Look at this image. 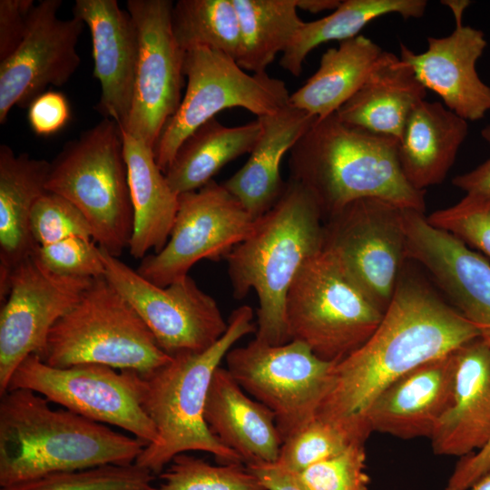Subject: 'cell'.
<instances>
[{"label": "cell", "instance_id": "cell-37", "mask_svg": "<svg viewBox=\"0 0 490 490\" xmlns=\"http://www.w3.org/2000/svg\"><path fill=\"white\" fill-rule=\"evenodd\" d=\"M289 474L300 490H368L365 444L351 445L336 456Z\"/></svg>", "mask_w": 490, "mask_h": 490}, {"label": "cell", "instance_id": "cell-21", "mask_svg": "<svg viewBox=\"0 0 490 490\" xmlns=\"http://www.w3.org/2000/svg\"><path fill=\"white\" fill-rule=\"evenodd\" d=\"M455 351L416 367L389 385L368 413L371 432L430 439L453 403Z\"/></svg>", "mask_w": 490, "mask_h": 490}, {"label": "cell", "instance_id": "cell-33", "mask_svg": "<svg viewBox=\"0 0 490 490\" xmlns=\"http://www.w3.org/2000/svg\"><path fill=\"white\" fill-rule=\"evenodd\" d=\"M172 27L184 52L208 48L237 57L240 33L233 0H179L172 10Z\"/></svg>", "mask_w": 490, "mask_h": 490}, {"label": "cell", "instance_id": "cell-35", "mask_svg": "<svg viewBox=\"0 0 490 490\" xmlns=\"http://www.w3.org/2000/svg\"><path fill=\"white\" fill-rule=\"evenodd\" d=\"M154 475L138 465H105L49 474L0 490H155Z\"/></svg>", "mask_w": 490, "mask_h": 490}, {"label": "cell", "instance_id": "cell-2", "mask_svg": "<svg viewBox=\"0 0 490 490\" xmlns=\"http://www.w3.org/2000/svg\"><path fill=\"white\" fill-rule=\"evenodd\" d=\"M0 487L49 474L132 465L147 444L24 388L0 395Z\"/></svg>", "mask_w": 490, "mask_h": 490}, {"label": "cell", "instance_id": "cell-24", "mask_svg": "<svg viewBox=\"0 0 490 490\" xmlns=\"http://www.w3.org/2000/svg\"><path fill=\"white\" fill-rule=\"evenodd\" d=\"M257 118L260 135L248 161L222 183L255 220L282 194L286 182L280 176L281 161L317 120L289 103Z\"/></svg>", "mask_w": 490, "mask_h": 490}, {"label": "cell", "instance_id": "cell-46", "mask_svg": "<svg viewBox=\"0 0 490 490\" xmlns=\"http://www.w3.org/2000/svg\"><path fill=\"white\" fill-rule=\"evenodd\" d=\"M340 0H297L298 9L312 14L322 11H334L340 5Z\"/></svg>", "mask_w": 490, "mask_h": 490}, {"label": "cell", "instance_id": "cell-15", "mask_svg": "<svg viewBox=\"0 0 490 490\" xmlns=\"http://www.w3.org/2000/svg\"><path fill=\"white\" fill-rule=\"evenodd\" d=\"M171 0H128L139 51L131 113L124 128L152 148L181 102L185 52L172 27Z\"/></svg>", "mask_w": 490, "mask_h": 490}, {"label": "cell", "instance_id": "cell-13", "mask_svg": "<svg viewBox=\"0 0 490 490\" xmlns=\"http://www.w3.org/2000/svg\"><path fill=\"white\" fill-rule=\"evenodd\" d=\"M255 220L223 184L212 180L179 195L167 243L161 251L147 254L136 270L152 283L166 287L188 276L200 260L226 258L248 237Z\"/></svg>", "mask_w": 490, "mask_h": 490}, {"label": "cell", "instance_id": "cell-31", "mask_svg": "<svg viewBox=\"0 0 490 490\" xmlns=\"http://www.w3.org/2000/svg\"><path fill=\"white\" fill-rule=\"evenodd\" d=\"M426 0H344L330 15L312 22H304L283 52L279 65L293 76H299L308 54L321 44L342 42L356 37L372 20L397 14L404 19L420 18L426 8Z\"/></svg>", "mask_w": 490, "mask_h": 490}, {"label": "cell", "instance_id": "cell-27", "mask_svg": "<svg viewBox=\"0 0 490 490\" xmlns=\"http://www.w3.org/2000/svg\"><path fill=\"white\" fill-rule=\"evenodd\" d=\"M468 132L467 121L438 102L421 101L410 113L397 142L402 172L415 189L441 183Z\"/></svg>", "mask_w": 490, "mask_h": 490}, {"label": "cell", "instance_id": "cell-45", "mask_svg": "<svg viewBox=\"0 0 490 490\" xmlns=\"http://www.w3.org/2000/svg\"><path fill=\"white\" fill-rule=\"evenodd\" d=\"M260 481L266 490H300L289 474L273 463L246 466Z\"/></svg>", "mask_w": 490, "mask_h": 490}, {"label": "cell", "instance_id": "cell-38", "mask_svg": "<svg viewBox=\"0 0 490 490\" xmlns=\"http://www.w3.org/2000/svg\"><path fill=\"white\" fill-rule=\"evenodd\" d=\"M30 230L36 246L74 237L93 240L91 227L81 211L64 197L50 191L35 202Z\"/></svg>", "mask_w": 490, "mask_h": 490}, {"label": "cell", "instance_id": "cell-19", "mask_svg": "<svg viewBox=\"0 0 490 490\" xmlns=\"http://www.w3.org/2000/svg\"><path fill=\"white\" fill-rule=\"evenodd\" d=\"M470 4L445 1L455 16V30L445 37H428L427 49L419 54L400 44L399 57L413 68L426 90L441 97L446 108L466 121H478L490 111V86L476 71L487 42L483 31L463 24Z\"/></svg>", "mask_w": 490, "mask_h": 490}, {"label": "cell", "instance_id": "cell-25", "mask_svg": "<svg viewBox=\"0 0 490 490\" xmlns=\"http://www.w3.org/2000/svg\"><path fill=\"white\" fill-rule=\"evenodd\" d=\"M51 162L15 154L0 145V299L8 293L13 270L37 247L30 219L37 200L44 194Z\"/></svg>", "mask_w": 490, "mask_h": 490}, {"label": "cell", "instance_id": "cell-8", "mask_svg": "<svg viewBox=\"0 0 490 490\" xmlns=\"http://www.w3.org/2000/svg\"><path fill=\"white\" fill-rule=\"evenodd\" d=\"M383 315L324 249L299 270L285 299L289 340L306 344L332 363L360 348Z\"/></svg>", "mask_w": 490, "mask_h": 490}, {"label": "cell", "instance_id": "cell-36", "mask_svg": "<svg viewBox=\"0 0 490 490\" xmlns=\"http://www.w3.org/2000/svg\"><path fill=\"white\" fill-rule=\"evenodd\" d=\"M354 444L344 430L316 417L282 443L273 464L293 474L336 456Z\"/></svg>", "mask_w": 490, "mask_h": 490}, {"label": "cell", "instance_id": "cell-9", "mask_svg": "<svg viewBox=\"0 0 490 490\" xmlns=\"http://www.w3.org/2000/svg\"><path fill=\"white\" fill-rule=\"evenodd\" d=\"M183 74L185 94L153 148L163 173L183 142L221 111L240 107L260 117L289 104L290 93L282 80L267 73L249 74L234 58L212 49L185 52Z\"/></svg>", "mask_w": 490, "mask_h": 490}, {"label": "cell", "instance_id": "cell-17", "mask_svg": "<svg viewBox=\"0 0 490 490\" xmlns=\"http://www.w3.org/2000/svg\"><path fill=\"white\" fill-rule=\"evenodd\" d=\"M61 0H41L32 8L16 50L0 61V123L14 106L28 108L49 85L65 84L81 63L76 46L85 25L61 19Z\"/></svg>", "mask_w": 490, "mask_h": 490}, {"label": "cell", "instance_id": "cell-11", "mask_svg": "<svg viewBox=\"0 0 490 490\" xmlns=\"http://www.w3.org/2000/svg\"><path fill=\"white\" fill-rule=\"evenodd\" d=\"M225 360L243 390L273 412L282 443L316 418L335 364L298 340L273 346L256 338Z\"/></svg>", "mask_w": 490, "mask_h": 490}, {"label": "cell", "instance_id": "cell-26", "mask_svg": "<svg viewBox=\"0 0 490 490\" xmlns=\"http://www.w3.org/2000/svg\"><path fill=\"white\" fill-rule=\"evenodd\" d=\"M426 91L408 64L383 51L363 85L335 113L345 123L398 140Z\"/></svg>", "mask_w": 490, "mask_h": 490}, {"label": "cell", "instance_id": "cell-41", "mask_svg": "<svg viewBox=\"0 0 490 490\" xmlns=\"http://www.w3.org/2000/svg\"><path fill=\"white\" fill-rule=\"evenodd\" d=\"M71 110L66 97L59 92L46 91L27 108V118L33 132L49 136L62 130L70 120Z\"/></svg>", "mask_w": 490, "mask_h": 490}, {"label": "cell", "instance_id": "cell-32", "mask_svg": "<svg viewBox=\"0 0 490 490\" xmlns=\"http://www.w3.org/2000/svg\"><path fill=\"white\" fill-rule=\"evenodd\" d=\"M240 22L237 64L252 74L267 73L304 22L297 0H233Z\"/></svg>", "mask_w": 490, "mask_h": 490}, {"label": "cell", "instance_id": "cell-34", "mask_svg": "<svg viewBox=\"0 0 490 490\" xmlns=\"http://www.w3.org/2000/svg\"><path fill=\"white\" fill-rule=\"evenodd\" d=\"M160 476L155 490H266L241 463L212 465L184 454L176 456Z\"/></svg>", "mask_w": 490, "mask_h": 490}, {"label": "cell", "instance_id": "cell-20", "mask_svg": "<svg viewBox=\"0 0 490 490\" xmlns=\"http://www.w3.org/2000/svg\"><path fill=\"white\" fill-rule=\"evenodd\" d=\"M73 15L91 34L93 76L102 89L97 111L124 128L132 103L138 59L136 25L116 0H76Z\"/></svg>", "mask_w": 490, "mask_h": 490}, {"label": "cell", "instance_id": "cell-44", "mask_svg": "<svg viewBox=\"0 0 490 490\" xmlns=\"http://www.w3.org/2000/svg\"><path fill=\"white\" fill-rule=\"evenodd\" d=\"M453 184L466 192L465 197L490 204V157L474 170L456 176Z\"/></svg>", "mask_w": 490, "mask_h": 490}, {"label": "cell", "instance_id": "cell-7", "mask_svg": "<svg viewBox=\"0 0 490 490\" xmlns=\"http://www.w3.org/2000/svg\"><path fill=\"white\" fill-rule=\"evenodd\" d=\"M40 359L54 368L100 364L147 376L172 358L105 277L93 279L52 328Z\"/></svg>", "mask_w": 490, "mask_h": 490}, {"label": "cell", "instance_id": "cell-22", "mask_svg": "<svg viewBox=\"0 0 490 490\" xmlns=\"http://www.w3.org/2000/svg\"><path fill=\"white\" fill-rule=\"evenodd\" d=\"M455 353L453 403L430 440L436 455L464 457L490 439V348L477 338Z\"/></svg>", "mask_w": 490, "mask_h": 490}, {"label": "cell", "instance_id": "cell-6", "mask_svg": "<svg viewBox=\"0 0 490 490\" xmlns=\"http://www.w3.org/2000/svg\"><path fill=\"white\" fill-rule=\"evenodd\" d=\"M46 191L81 211L101 249L118 258L129 249L133 211L122 129L115 121L103 118L65 143L51 162Z\"/></svg>", "mask_w": 490, "mask_h": 490}, {"label": "cell", "instance_id": "cell-18", "mask_svg": "<svg viewBox=\"0 0 490 490\" xmlns=\"http://www.w3.org/2000/svg\"><path fill=\"white\" fill-rule=\"evenodd\" d=\"M406 257L420 264L490 348V262L424 212L404 210Z\"/></svg>", "mask_w": 490, "mask_h": 490}, {"label": "cell", "instance_id": "cell-40", "mask_svg": "<svg viewBox=\"0 0 490 490\" xmlns=\"http://www.w3.org/2000/svg\"><path fill=\"white\" fill-rule=\"evenodd\" d=\"M94 243L92 239L74 237L37 246L34 255L54 273L93 279L105 274L101 250Z\"/></svg>", "mask_w": 490, "mask_h": 490}, {"label": "cell", "instance_id": "cell-42", "mask_svg": "<svg viewBox=\"0 0 490 490\" xmlns=\"http://www.w3.org/2000/svg\"><path fill=\"white\" fill-rule=\"evenodd\" d=\"M34 0H0V61L21 44Z\"/></svg>", "mask_w": 490, "mask_h": 490}, {"label": "cell", "instance_id": "cell-16", "mask_svg": "<svg viewBox=\"0 0 490 490\" xmlns=\"http://www.w3.org/2000/svg\"><path fill=\"white\" fill-rule=\"evenodd\" d=\"M92 281L54 273L34 254L13 270L0 310V395L19 364L41 353L54 325Z\"/></svg>", "mask_w": 490, "mask_h": 490}, {"label": "cell", "instance_id": "cell-28", "mask_svg": "<svg viewBox=\"0 0 490 490\" xmlns=\"http://www.w3.org/2000/svg\"><path fill=\"white\" fill-rule=\"evenodd\" d=\"M122 129V128H121ZM123 154L133 211L130 254L142 260L168 241L178 210L179 195L157 165L153 148L122 129Z\"/></svg>", "mask_w": 490, "mask_h": 490}, {"label": "cell", "instance_id": "cell-30", "mask_svg": "<svg viewBox=\"0 0 490 490\" xmlns=\"http://www.w3.org/2000/svg\"><path fill=\"white\" fill-rule=\"evenodd\" d=\"M260 131L258 118L234 127L211 119L183 142L164 172L171 189L180 195L202 188L228 162L250 153Z\"/></svg>", "mask_w": 490, "mask_h": 490}, {"label": "cell", "instance_id": "cell-12", "mask_svg": "<svg viewBox=\"0 0 490 490\" xmlns=\"http://www.w3.org/2000/svg\"><path fill=\"white\" fill-rule=\"evenodd\" d=\"M404 210L363 198L324 220L323 249L382 312L393 298L407 260Z\"/></svg>", "mask_w": 490, "mask_h": 490}, {"label": "cell", "instance_id": "cell-10", "mask_svg": "<svg viewBox=\"0 0 490 490\" xmlns=\"http://www.w3.org/2000/svg\"><path fill=\"white\" fill-rule=\"evenodd\" d=\"M32 390L49 402L102 424L121 427L148 445L157 430L142 406L143 377L100 364L54 368L32 354L13 373L6 390Z\"/></svg>", "mask_w": 490, "mask_h": 490}, {"label": "cell", "instance_id": "cell-5", "mask_svg": "<svg viewBox=\"0 0 490 490\" xmlns=\"http://www.w3.org/2000/svg\"><path fill=\"white\" fill-rule=\"evenodd\" d=\"M253 309H234L224 335L208 349L182 353L143 377L142 406L152 421L158 441L146 446L135 464L160 475L172 459L188 451L210 453L220 464L241 463L210 431L204 407L213 374L227 353L241 338L256 333Z\"/></svg>", "mask_w": 490, "mask_h": 490}, {"label": "cell", "instance_id": "cell-48", "mask_svg": "<svg viewBox=\"0 0 490 490\" xmlns=\"http://www.w3.org/2000/svg\"><path fill=\"white\" fill-rule=\"evenodd\" d=\"M481 135L483 139L490 144V123L487 124L482 131Z\"/></svg>", "mask_w": 490, "mask_h": 490}, {"label": "cell", "instance_id": "cell-1", "mask_svg": "<svg viewBox=\"0 0 490 490\" xmlns=\"http://www.w3.org/2000/svg\"><path fill=\"white\" fill-rule=\"evenodd\" d=\"M477 338L479 333L468 319L403 269L375 332L334 364L329 389L316 417L336 425L354 443L365 444L372 433L368 413L389 385Z\"/></svg>", "mask_w": 490, "mask_h": 490}, {"label": "cell", "instance_id": "cell-39", "mask_svg": "<svg viewBox=\"0 0 490 490\" xmlns=\"http://www.w3.org/2000/svg\"><path fill=\"white\" fill-rule=\"evenodd\" d=\"M427 220L490 260V204L464 197L458 203L429 215Z\"/></svg>", "mask_w": 490, "mask_h": 490}, {"label": "cell", "instance_id": "cell-3", "mask_svg": "<svg viewBox=\"0 0 490 490\" xmlns=\"http://www.w3.org/2000/svg\"><path fill=\"white\" fill-rule=\"evenodd\" d=\"M324 218L311 192L290 179L276 203L225 258L236 299L254 289L259 300L255 338L270 345L289 340L285 299L302 266L323 249Z\"/></svg>", "mask_w": 490, "mask_h": 490}, {"label": "cell", "instance_id": "cell-29", "mask_svg": "<svg viewBox=\"0 0 490 490\" xmlns=\"http://www.w3.org/2000/svg\"><path fill=\"white\" fill-rule=\"evenodd\" d=\"M382 53L362 34L339 42L322 54L316 73L290 93L289 103L317 120L335 113L363 85Z\"/></svg>", "mask_w": 490, "mask_h": 490}, {"label": "cell", "instance_id": "cell-47", "mask_svg": "<svg viewBox=\"0 0 490 490\" xmlns=\"http://www.w3.org/2000/svg\"><path fill=\"white\" fill-rule=\"evenodd\" d=\"M470 490H490V472L474 484Z\"/></svg>", "mask_w": 490, "mask_h": 490}, {"label": "cell", "instance_id": "cell-14", "mask_svg": "<svg viewBox=\"0 0 490 490\" xmlns=\"http://www.w3.org/2000/svg\"><path fill=\"white\" fill-rule=\"evenodd\" d=\"M100 250L104 277L132 306L167 355L204 351L224 335L228 321L217 302L189 275L160 287Z\"/></svg>", "mask_w": 490, "mask_h": 490}, {"label": "cell", "instance_id": "cell-4", "mask_svg": "<svg viewBox=\"0 0 490 490\" xmlns=\"http://www.w3.org/2000/svg\"><path fill=\"white\" fill-rule=\"evenodd\" d=\"M398 140L341 122L333 113L316 120L289 151L290 179L316 199L324 220L348 203L379 199L425 211V191L405 178Z\"/></svg>", "mask_w": 490, "mask_h": 490}, {"label": "cell", "instance_id": "cell-43", "mask_svg": "<svg viewBox=\"0 0 490 490\" xmlns=\"http://www.w3.org/2000/svg\"><path fill=\"white\" fill-rule=\"evenodd\" d=\"M490 472V439L477 453L461 457L445 490H468Z\"/></svg>", "mask_w": 490, "mask_h": 490}, {"label": "cell", "instance_id": "cell-23", "mask_svg": "<svg viewBox=\"0 0 490 490\" xmlns=\"http://www.w3.org/2000/svg\"><path fill=\"white\" fill-rule=\"evenodd\" d=\"M204 419L211 434L245 466L275 463L282 440L273 412L250 397L226 368L215 370Z\"/></svg>", "mask_w": 490, "mask_h": 490}]
</instances>
